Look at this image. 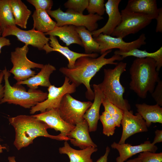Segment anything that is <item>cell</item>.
I'll use <instances>...</instances> for the list:
<instances>
[{"mask_svg":"<svg viewBox=\"0 0 162 162\" xmlns=\"http://www.w3.org/2000/svg\"><path fill=\"white\" fill-rule=\"evenodd\" d=\"M121 0H108L105 4V11L108 16L107 22L102 27L91 32L94 38L100 34L111 36L121 21V13L118 7Z\"/></svg>","mask_w":162,"mask_h":162,"instance_id":"5bb4252c","label":"cell"},{"mask_svg":"<svg viewBox=\"0 0 162 162\" xmlns=\"http://www.w3.org/2000/svg\"><path fill=\"white\" fill-rule=\"evenodd\" d=\"M6 148L5 147L2 146L0 143V153L3 152V149H6Z\"/></svg>","mask_w":162,"mask_h":162,"instance_id":"ee69618b","label":"cell"},{"mask_svg":"<svg viewBox=\"0 0 162 162\" xmlns=\"http://www.w3.org/2000/svg\"><path fill=\"white\" fill-rule=\"evenodd\" d=\"M29 50L28 45L25 44L22 47H17L10 54L11 62L13 67L9 71L14 75V78L17 82L26 80L36 75L32 68L41 69L44 64L29 60L27 57Z\"/></svg>","mask_w":162,"mask_h":162,"instance_id":"8992f818","label":"cell"},{"mask_svg":"<svg viewBox=\"0 0 162 162\" xmlns=\"http://www.w3.org/2000/svg\"><path fill=\"white\" fill-rule=\"evenodd\" d=\"M155 61L152 58H138L133 62L129 69L130 88L140 98H146L152 94L160 80Z\"/></svg>","mask_w":162,"mask_h":162,"instance_id":"3957f363","label":"cell"},{"mask_svg":"<svg viewBox=\"0 0 162 162\" xmlns=\"http://www.w3.org/2000/svg\"><path fill=\"white\" fill-rule=\"evenodd\" d=\"M151 94L152 96L158 104L162 106V81L160 80Z\"/></svg>","mask_w":162,"mask_h":162,"instance_id":"d590c367","label":"cell"},{"mask_svg":"<svg viewBox=\"0 0 162 162\" xmlns=\"http://www.w3.org/2000/svg\"><path fill=\"white\" fill-rule=\"evenodd\" d=\"M114 54L121 56L122 58L130 56L136 57L138 58H152L155 61L157 68L156 70L159 71L162 66V47L155 52H149L146 50H140L135 49L128 52H124L116 50L114 52Z\"/></svg>","mask_w":162,"mask_h":162,"instance_id":"4316f807","label":"cell"},{"mask_svg":"<svg viewBox=\"0 0 162 162\" xmlns=\"http://www.w3.org/2000/svg\"><path fill=\"white\" fill-rule=\"evenodd\" d=\"M50 44L46 45L43 50L46 53L52 51L57 52L65 56L68 60V63L67 68L69 69L73 68L77 59L82 56H88L93 58L98 57V53L91 54L81 53L76 52L70 50L67 46H63L59 43L56 37L49 36Z\"/></svg>","mask_w":162,"mask_h":162,"instance_id":"e0dca14e","label":"cell"},{"mask_svg":"<svg viewBox=\"0 0 162 162\" xmlns=\"http://www.w3.org/2000/svg\"><path fill=\"white\" fill-rule=\"evenodd\" d=\"M32 17L34 21L33 29L40 32L45 33L50 32L56 26V22L44 10H35Z\"/></svg>","mask_w":162,"mask_h":162,"instance_id":"484cf974","label":"cell"},{"mask_svg":"<svg viewBox=\"0 0 162 162\" xmlns=\"http://www.w3.org/2000/svg\"><path fill=\"white\" fill-rule=\"evenodd\" d=\"M8 162H16L15 160V158L14 156L8 157Z\"/></svg>","mask_w":162,"mask_h":162,"instance_id":"7bdbcfd3","label":"cell"},{"mask_svg":"<svg viewBox=\"0 0 162 162\" xmlns=\"http://www.w3.org/2000/svg\"><path fill=\"white\" fill-rule=\"evenodd\" d=\"M9 4L15 24L23 28H26L28 20L32 13L21 0H9Z\"/></svg>","mask_w":162,"mask_h":162,"instance_id":"d4e9b609","label":"cell"},{"mask_svg":"<svg viewBox=\"0 0 162 162\" xmlns=\"http://www.w3.org/2000/svg\"><path fill=\"white\" fill-rule=\"evenodd\" d=\"M113 69H104V79L98 85L110 102L124 111L130 110V104L123 97L124 88L120 82L121 75L126 70L127 63L120 62Z\"/></svg>","mask_w":162,"mask_h":162,"instance_id":"277c9868","label":"cell"},{"mask_svg":"<svg viewBox=\"0 0 162 162\" xmlns=\"http://www.w3.org/2000/svg\"><path fill=\"white\" fill-rule=\"evenodd\" d=\"M99 119L102 124L103 134L108 136L113 135L116 126L114 121L110 115L104 111L100 116Z\"/></svg>","mask_w":162,"mask_h":162,"instance_id":"4dcf8cb0","label":"cell"},{"mask_svg":"<svg viewBox=\"0 0 162 162\" xmlns=\"http://www.w3.org/2000/svg\"><path fill=\"white\" fill-rule=\"evenodd\" d=\"M11 44L10 40L6 37L2 36V32L0 31V53L1 52L2 48L5 46H9ZM0 70V72L2 71Z\"/></svg>","mask_w":162,"mask_h":162,"instance_id":"74e56055","label":"cell"},{"mask_svg":"<svg viewBox=\"0 0 162 162\" xmlns=\"http://www.w3.org/2000/svg\"><path fill=\"white\" fill-rule=\"evenodd\" d=\"M159 12L158 16L156 18L157 24L155 29L156 32H162V8H159Z\"/></svg>","mask_w":162,"mask_h":162,"instance_id":"8d00e7d4","label":"cell"},{"mask_svg":"<svg viewBox=\"0 0 162 162\" xmlns=\"http://www.w3.org/2000/svg\"><path fill=\"white\" fill-rule=\"evenodd\" d=\"M138 158L141 162H162V153H155L147 151L140 153Z\"/></svg>","mask_w":162,"mask_h":162,"instance_id":"836d02e7","label":"cell"},{"mask_svg":"<svg viewBox=\"0 0 162 162\" xmlns=\"http://www.w3.org/2000/svg\"><path fill=\"white\" fill-rule=\"evenodd\" d=\"M121 124L122 131L119 144L124 143L128 138L136 133L148 131L145 121L138 113L134 115L131 110L124 111Z\"/></svg>","mask_w":162,"mask_h":162,"instance_id":"4fadbf2b","label":"cell"},{"mask_svg":"<svg viewBox=\"0 0 162 162\" xmlns=\"http://www.w3.org/2000/svg\"><path fill=\"white\" fill-rule=\"evenodd\" d=\"M49 15L56 20V26L72 25L76 27L83 26L92 32L97 30L98 22L104 19L102 16L97 14H81L63 12L59 8L47 12Z\"/></svg>","mask_w":162,"mask_h":162,"instance_id":"52a82bcc","label":"cell"},{"mask_svg":"<svg viewBox=\"0 0 162 162\" xmlns=\"http://www.w3.org/2000/svg\"><path fill=\"white\" fill-rule=\"evenodd\" d=\"M2 71L4 81V92L0 104L7 103L19 105L25 108H31L47 98L48 93L46 92L30 89L27 92L20 87L12 86L9 81L10 75L9 71L5 67Z\"/></svg>","mask_w":162,"mask_h":162,"instance_id":"5b68a950","label":"cell"},{"mask_svg":"<svg viewBox=\"0 0 162 162\" xmlns=\"http://www.w3.org/2000/svg\"><path fill=\"white\" fill-rule=\"evenodd\" d=\"M0 31H1V30L0 29Z\"/></svg>","mask_w":162,"mask_h":162,"instance_id":"f6af8a7d","label":"cell"},{"mask_svg":"<svg viewBox=\"0 0 162 162\" xmlns=\"http://www.w3.org/2000/svg\"><path fill=\"white\" fill-rule=\"evenodd\" d=\"M76 30L82 43L85 53L100 52L99 44L94 40L91 32L83 26L76 27Z\"/></svg>","mask_w":162,"mask_h":162,"instance_id":"83f0119b","label":"cell"},{"mask_svg":"<svg viewBox=\"0 0 162 162\" xmlns=\"http://www.w3.org/2000/svg\"><path fill=\"white\" fill-rule=\"evenodd\" d=\"M110 151V149L109 147L107 146L105 154L101 156L96 162H107L108 157Z\"/></svg>","mask_w":162,"mask_h":162,"instance_id":"60d3db41","label":"cell"},{"mask_svg":"<svg viewBox=\"0 0 162 162\" xmlns=\"http://www.w3.org/2000/svg\"><path fill=\"white\" fill-rule=\"evenodd\" d=\"M89 0H68L64 4L66 12L83 14L87 8Z\"/></svg>","mask_w":162,"mask_h":162,"instance_id":"1f68e13d","label":"cell"},{"mask_svg":"<svg viewBox=\"0 0 162 162\" xmlns=\"http://www.w3.org/2000/svg\"><path fill=\"white\" fill-rule=\"evenodd\" d=\"M126 162H141L140 159L137 157L128 160Z\"/></svg>","mask_w":162,"mask_h":162,"instance_id":"b9f144b4","label":"cell"},{"mask_svg":"<svg viewBox=\"0 0 162 162\" xmlns=\"http://www.w3.org/2000/svg\"><path fill=\"white\" fill-rule=\"evenodd\" d=\"M124 9L146 15L152 20L156 19L159 10L156 0H129Z\"/></svg>","mask_w":162,"mask_h":162,"instance_id":"ffe728a7","label":"cell"},{"mask_svg":"<svg viewBox=\"0 0 162 162\" xmlns=\"http://www.w3.org/2000/svg\"><path fill=\"white\" fill-rule=\"evenodd\" d=\"M97 150V148L91 147L80 150H76L71 147L67 141H65L63 147L59 148L60 154L68 155L69 162H93L91 156Z\"/></svg>","mask_w":162,"mask_h":162,"instance_id":"603a6c76","label":"cell"},{"mask_svg":"<svg viewBox=\"0 0 162 162\" xmlns=\"http://www.w3.org/2000/svg\"><path fill=\"white\" fill-rule=\"evenodd\" d=\"M111 147L118 151L119 156L116 158V162H124L133 155L145 151L155 152L158 148L153 145L149 141H146L143 143L136 146H132L128 143L119 144L114 142Z\"/></svg>","mask_w":162,"mask_h":162,"instance_id":"2e32d148","label":"cell"},{"mask_svg":"<svg viewBox=\"0 0 162 162\" xmlns=\"http://www.w3.org/2000/svg\"><path fill=\"white\" fill-rule=\"evenodd\" d=\"M93 87L94 94V102L83 116L84 119L88 124L89 132H94L97 130L100 118V109L104 97L98 85L94 84Z\"/></svg>","mask_w":162,"mask_h":162,"instance_id":"d6986e66","label":"cell"},{"mask_svg":"<svg viewBox=\"0 0 162 162\" xmlns=\"http://www.w3.org/2000/svg\"><path fill=\"white\" fill-rule=\"evenodd\" d=\"M99 44L100 53L101 55L106 51L118 49L121 52H126L135 49H138L145 45L146 38L145 34H141L137 39L130 42L124 41L120 37L100 34L94 38Z\"/></svg>","mask_w":162,"mask_h":162,"instance_id":"8fae6325","label":"cell"},{"mask_svg":"<svg viewBox=\"0 0 162 162\" xmlns=\"http://www.w3.org/2000/svg\"><path fill=\"white\" fill-rule=\"evenodd\" d=\"M32 116L45 123L50 128L59 131L60 134L64 137H67L75 126L64 121L60 116L58 109H52Z\"/></svg>","mask_w":162,"mask_h":162,"instance_id":"9a60e30c","label":"cell"},{"mask_svg":"<svg viewBox=\"0 0 162 162\" xmlns=\"http://www.w3.org/2000/svg\"><path fill=\"white\" fill-rule=\"evenodd\" d=\"M102 104L104 107V111L110 115L114 121L116 126L119 127L124 111L110 102L104 96Z\"/></svg>","mask_w":162,"mask_h":162,"instance_id":"f546056e","label":"cell"},{"mask_svg":"<svg viewBox=\"0 0 162 162\" xmlns=\"http://www.w3.org/2000/svg\"><path fill=\"white\" fill-rule=\"evenodd\" d=\"M92 103L90 101L78 100L70 94H67L63 97L58 110L60 116L64 121L75 125L84 119L83 116Z\"/></svg>","mask_w":162,"mask_h":162,"instance_id":"ba28073f","label":"cell"},{"mask_svg":"<svg viewBox=\"0 0 162 162\" xmlns=\"http://www.w3.org/2000/svg\"><path fill=\"white\" fill-rule=\"evenodd\" d=\"M135 106L137 113L145 121L147 128L152 123H162V108L158 104L149 105L143 103L137 104Z\"/></svg>","mask_w":162,"mask_h":162,"instance_id":"cb8c5ba5","label":"cell"},{"mask_svg":"<svg viewBox=\"0 0 162 162\" xmlns=\"http://www.w3.org/2000/svg\"><path fill=\"white\" fill-rule=\"evenodd\" d=\"M112 51L108 50L96 58L81 57L77 59L73 68L62 67L59 69V71L77 87L81 84H83L87 89L86 98L92 100L94 97V92L90 84L92 77L104 66L108 64L116 65L118 63L115 61H121L123 59L121 56L116 54L110 58H106L105 56Z\"/></svg>","mask_w":162,"mask_h":162,"instance_id":"6da1fadb","label":"cell"},{"mask_svg":"<svg viewBox=\"0 0 162 162\" xmlns=\"http://www.w3.org/2000/svg\"><path fill=\"white\" fill-rule=\"evenodd\" d=\"M155 136L152 144L153 145L162 142V130H157L155 132Z\"/></svg>","mask_w":162,"mask_h":162,"instance_id":"f35d334b","label":"cell"},{"mask_svg":"<svg viewBox=\"0 0 162 162\" xmlns=\"http://www.w3.org/2000/svg\"><path fill=\"white\" fill-rule=\"evenodd\" d=\"M70 82L69 79L65 76L64 83L61 87H57L51 85L47 89V98L32 107L30 113L34 114L38 111L42 112L52 109H58L65 94L73 93L76 91V86Z\"/></svg>","mask_w":162,"mask_h":162,"instance_id":"30bf717a","label":"cell"},{"mask_svg":"<svg viewBox=\"0 0 162 162\" xmlns=\"http://www.w3.org/2000/svg\"><path fill=\"white\" fill-rule=\"evenodd\" d=\"M15 25L14 18L10 7L9 0H0V28L1 32H2L8 26Z\"/></svg>","mask_w":162,"mask_h":162,"instance_id":"f1b7e54d","label":"cell"},{"mask_svg":"<svg viewBox=\"0 0 162 162\" xmlns=\"http://www.w3.org/2000/svg\"><path fill=\"white\" fill-rule=\"evenodd\" d=\"M89 132L88 124L84 119L75 125L67 136L72 144L81 149L90 147L97 148V145L92 140Z\"/></svg>","mask_w":162,"mask_h":162,"instance_id":"ac0fdd59","label":"cell"},{"mask_svg":"<svg viewBox=\"0 0 162 162\" xmlns=\"http://www.w3.org/2000/svg\"><path fill=\"white\" fill-rule=\"evenodd\" d=\"M44 34L45 35L58 37L67 46L72 44H76L83 47L75 26L66 25L61 27L56 26L52 31Z\"/></svg>","mask_w":162,"mask_h":162,"instance_id":"7402d4cb","label":"cell"},{"mask_svg":"<svg viewBox=\"0 0 162 162\" xmlns=\"http://www.w3.org/2000/svg\"><path fill=\"white\" fill-rule=\"evenodd\" d=\"M121 21L111 35L122 38L131 34H135L144 28L152 19L143 14L133 13L124 9L121 11Z\"/></svg>","mask_w":162,"mask_h":162,"instance_id":"9c48e42d","label":"cell"},{"mask_svg":"<svg viewBox=\"0 0 162 162\" xmlns=\"http://www.w3.org/2000/svg\"><path fill=\"white\" fill-rule=\"evenodd\" d=\"M4 73L2 71L0 72V104L4 95V86L2 84V81L4 78Z\"/></svg>","mask_w":162,"mask_h":162,"instance_id":"ab89813d","label":"cell"},{"mask_svg":"<svg viewBox=\"0 0 162 162\" xmlns=\"http://www.w3.org/2000/svg\"><path fill=\"white\" fill-rule=\"evenodd\" d=\"M27 1L32 5L36 10H43L47 12L51 10L53 4L52 0H27Z\"/></svg>","mask_w":162,"mask_h":162,"instance_id":"e575fe53","label":"cell"},{"mask_svg":"<svg viewBox=\"0 0 162 162\" xmlns=\"http://www.w3.org/2000/svg\"><path fill=\"white\" fill-rule=\"evenodd\" d=\"M14 128L15 136L14 145L18 150L28 146L36 137L44 136L58 140L68 141V137L49 134L47 129L50 128L45 123L32 115H20L8 118Z\"/></svg>","mask_w":162,"mask_h":162,"instance_id":"7a4b0ae2","label":"cell"},{"mask_svg":"<svg viewBox=\"0 0 162 162\" xmlns=\"http://www.w3.org/2000/svg\"><path fill=\"white\" fill-rule=\"evenodd\" d=\"M56 70L54 66L50 64H46L37 74L26 80L17 82L16 85H26L31 90L37 89L39 86L48 88L52 85L50 81V75Z\"/></svg>","mask_w":162,"mask_h":162,"instance_id":"44dd1931","label":"cell"},{"mask_svg":"<svg viewBox=\"0 0 162 162\" xmlns=\"http://www.w3.org/2000/svg\"><path fill=\"white\" fill-rule=\"evenodd\" d=\"M9 35L15 36L18 40L25 44L31 45L39 50H43L50 41L49 38L46 37L44 33L33 28L28 30H22L16 25L8 26L2 32L3 37Z\"/></svg>","mask_w":162,"mask_h":162,"instance_id":"7c38bea8","label":"cell"},{"mask_svg":"<svg viewBox=\"0 0 162 162\" xmlns=\"http://www.w3.org/2000/svg\"><path fill=\"white\" fill-rule=\"evenodd\" d=\"M104 0H89L86 9L89 14H97L102 16L105 12Z\"/></svg>","mask_w":162,"mask_h":162,"instance_id":"d6a6232c","label":"cell"}]
</instances>
